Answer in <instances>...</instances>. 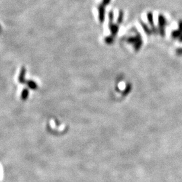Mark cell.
Masks as SVG:
<instances>
[{"instance_id":"cell-1","label":"cell","mask_w":182,"mask_h":182,"mask_svg":"<svg viewBox=\"0 0 182 182\" xmlns=\"http://www.w3.org/2000/svg\"><path fill=\"white\" fill-rule=\"evenodd\" d=\"M127 41L129 43H132V44H134V48L136 51H138L140 49V47L142 46V41L141 39V36L138 34L136 36H135L134 37H129L127 39Z\"/></svg>"},{"instance_id":"cell-2","label":"cell","mask_w":182,"mask_h":182,"mask_svg":"<svg viewBox=\"0 0 182 182\" xmlns=\"http://www.w3.org/2000/svg\"><path fill=\"white\" fill-rule=\"evenodd\" d=\"M99 19H100L101 22H103V20H104V14H105L104 5H101L99 6Z\"/></svg>"},{"instance_id":"cell-3","label":"cell","mask_w":182,"mask_h":182,"mask_svg":"<svg viewBox=\"0 0 182 182\" xmlns=\"http://www.w3.org/2000/svg\"><path fill=\"white\" fill-rule=\"evenodd\" d=\"M109 28L111 31L112 35H115L117 33L118 31V27L117 25H115V24H109Z\"/></svg>"},{"instance_id":"cell-4","label":"cell","mask_w":182,"mask_h":182,"mask_svg":"<svg viewBox=\"0 0 182 182\" xmlns=\"http://www.w3.org/2000/svg\"><path fill=\"white\" fill-rule=\"evenodd\" d=\"M147 17H148V20H149V21L150 22V24L152 25V27L154 29H155V27H154V25H153V15H152L151 13H149V14H147Z\"/></svg>"},{"instance_id":"cell-5","label":"cell","mask_w":182,"mask_h":182,"mask_svg":"<svg viewBox=\"0 0 182 182\" xmlns=\"http://www.w3.org/2000/svg\"><path fill=\"white\" fill-rule=\"evenodd\" d=\"M141 24H142V27H143V29H144V31H145L146 33L147 34H149L150 35V34L151 33V30L149 29V27H148L147 26H146L144 23H142V22H141Z\"/></svg>"},{"instance_id":"cell-6","label":"cell","mask_w":182,"mask_h":182,"mask_svg":"<svg viewBox=\"0 0 182 182\" xmlns=\"http://www.w3.org/2000/svg\"><path fill=\"white\" fill-rule=\"evenodd\" d=\"M123 12L122 11H120L119 12V18H118V23H121L122 22L123 20Z\"/></svg>"},{"instance_id":"cell-7","label":"cell","mask_w":182,"mask_h":182,"mask_svg":"<svg viewBox=\"0 0 182 182\" xmlns=\"http://www.w3.org/2000/svg\"><path fill=\"white\" fill-rule=\"evenodd\" d=\"M105 41L107 43H108V44H111V43H112L113 42V37H107V38L105 39Z\"/></svg>"},{"instance_id":"cell-8","label":"cell","mask_w":182,"mask_h":182,"mask_svg":"<svg viewBox=\"0 0 182 182\" xmlns=\"http://www.w3.org/2000/svg\"><path fill=\"white\" fill-rule=\"evenodd\" d=\"M130 89H131V86H129V85H128L126 87V89H125V94H127L129 92V91H130Z\"/></svg>"},{"instance_id":"cell-9","label":"cell","mask_w":182,"mask_h":182,"mask_svg":"<svg viewBox=\"0 0 182 182\" xmlns=\"http://www.w3.org/2000/svg\"><path fill=\"white\" fill-rule=\"evenodd\" d=\"M109 1H110V0H103V5H107V3H109Z\"/></svg>"}]
</instances>
